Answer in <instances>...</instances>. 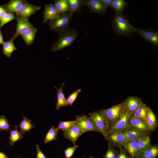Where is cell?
Here are the masks:
<instances>
[{
    "label": "cell",
    "instance_id": "15",
    "mask_svg": "<svg viewBox=\"0 0 158 158\" xmlns=\"http://www.w3.org/2000/svg\"><path fill=\"white\" fill-rule=\"evenodd\" d=\"M83 133L80 128L75 124L63 131L64 138L71 141L74 145H75L78 138Z\"/></svg>",
    "mask_w": 158,
    "mask_h": 158
},
{
    "label": "cell",
    "instance_id": "48",
    "mask_svg": "<svg viewBox=\"0 0 158 158\" xmlns=\"http://www.w3.org/2000/svg\"><path fill=\"white\" fill-rule=\"evenodd\" d=\"M21 158V157H19V158Z\"/></svg>",
    "mask_w": 158,
    "mask_h": 158
},
{
    "label": "cell",
    "instance_id": "21",
    "mask_svg": "<svg viewBox=\"0 0 158 158\" xmlns=\"http://www.w3.org/2000/svg\"><path fill=\"white\" fill-rule=\"evenodd\" d=\"M54 4L60 15L70 11L69 5L68 0H54Z\"/></svg>",
    "mask_w": 158,
    "mask_h": 158
},
{
    "label": "cell",
    "instance_id": "12",
    "mask_svg": "<svg viewBox=\"0 0 158 158\" xmlns=\"http://www.w3.org/2000/svg\"><path fill=\"white\" fill-rule=\"evenodd\" d=\"M85 5L88 7L90 13L98 14L104 15L107 11L108 7L101 0H88L85 1Z\"/></svg>",
    "mask_w": 158,
    "mask_h": 158
},
{
    "label": "cell",
    "instance_id": "18",
    "mask_svg": "<svg viewBox=\"0 0 158 158\" xmlns=\"http://www.w3.org/2000/svg\"><path fill=\"white\" fill-rule=\"evenodd\" d=\"M25 0H11L2 6L7 13H17Z\"/></svg>",
    "mask_w": 158,
    "mask_h": 158
},
{
    "label": "cell",
    "instance_id": "37",
    "mask_svg": "<svg viewBox=\"0 0 158 158\" xmlns=\"http://www.w3.org/2000/svg\"><path fill=\"white\" fill-rule=\"evenodd\" d=\"M81 89H78L71 94L67 99L68 105L72 106L74 102L76 99L78 94L81 92Z\"/></svg>",
    "mask_w": 158,
    "mask_h": 158
},
{
    "label": "cell",
    "instance_id": "45",
    "mask_svg": "<svg viewBox=\"0 0 158 158\" xmlns=\"http://www.w3.org/2000/svg\"><path fill=\"white\" fill-rule=\"evenodd\" d=\"M90 158H95L92 155H90Z\"/></svg>",
    "mask_w": 158,
    "mask_h": 158
},
{
    "label": "cell",
    "instance_id": "46",
    "mask_svg": "<svg viewBox=\"0 0 158 158\" xmlns=\"http://www.w3.org/2000/svg\"><path fill=\"white\" fill-rule=\"evenodd\" d=\"M133 158V157L130 156H129V158Z\"/></svg>",
    "mask_w": 158,
    "mask_h": 158
},
{
    "label": "cell",
    "instance_id": "6",
    "mask_svg": "<svg viewBox=\"0 0 158 158\" xmlns=\"http://www.w3.org/2000/svg\"><path fill=\"white\" fill-rule=\"evenodd\" d=\"M137 32L143 39L149 42L154 48H158V32L152 28L142 29L135 28Z\"/></svg>",
    "mask_w": 158,
    "mask_h": 158
},
{
    "label": "cell",
    "instance_id": "33",
    "mask_svg": "<svg viewBox=\"0 0 158 158\" xmlns=\"http://www.w3.org/2000/svg\"><path fill=\"white\" fill-rule=\"evenodd\" d=\"M118 153L119 151L116 147L108 143L107 151L102 158H117Z\"/></svg>",
    "mask_w": 158,
    "mask_h": 158
},
{
    "label": "cell",
    "instance_id": "26",
    "mask_svg": "<svg viewBox=\"0 0 158 158\" xmlns=\"http://www.w3.org/2000/svg\"><path fill=\"white\" fill-rule=\"evenodd\" d=\"M18 49L15 46L13 42L11 40L4 42L3 44V53L7 57H10L12 53Z\"/></svg>",
    "mask_w": 158,
    "mask_h": 158
},
{
    "label": "cell",
    "instance_id": "44",
    "mask_svg": "<svg viewBox=\"0 0 158 158\" xmlns=\"http://www.w3.org/2000/svg\"><path fill=\"white\" fill-rule=\"evenodd\" d=\"M0 158H8V157L4 153L0 152Z\"/></svg>",
    "mask_w": 158,
    "mask_h": 158
},
{
    "label": "cell",
    "instance_id": "22",
    "mask_svg": "<svg viewBox=\"0 0 158 158\" xmlns=\"http://www.w3.org/2000/svg\"><path fill=\"white\" fill-rule=\"evenodd\" d=\"M146 118L150 131L154 130L157 127V121L154 112L148 107L147 111Z\"/></svg>",
    "mask_w": 158,
    "mask_h": 158
},
{
    "label": "cell",
    "instance_id": "10",
    "mask_svg": "<svg viewBox=\"0 0 158 158\" xmlns=\"http://www.w3.org/2000/svg\"><path fill=\"white\" fill-rule=\"evenodd\" d=\"M75 124L79 127L83 133L90 131L98 132L91 119L85 115L77 116Z\"/></svg>",
    "mask_w": 158,
    "mask_h": 158
},
{
    "label": "cell",
    "instance_id": "28",
    "mask_svg": "<svg viewBox=\"0 0 158 158\" xmlns=\"http://www.w3.org/2000/svg\"><path fill=\"white\" fill-rule=\"evenodd\" d=\"M127 5V2L125 0H113L111 7L116 13H121Z\"/></svg>",
    "mask_w": 158,
    "mask_h": 158
},
{
    "label": "cell",
    "instance_id": "40",
    "mask_svg": "<svg viewBox=\"0 0 158 158\" xmlns=\"http://www.w3.org/2000/svg\"><path fill=\"white\" fill-rule=\"evenodd\" d=\"M36 148L37 150L36 158H47L41 150L39 146L38 145H36Z\"/></svg>",
    "mask_w": 158,
    "mask_h": 158
},
{
    "label": "cell",
    "instance_id": "17",
    "mask_svg": "<svg viewBox=\"0 0 158 158\" xmlns=\"http://www.w3.org/2000/svg\"><path fill=\"white\" fill-rule=\"evenodd\" d=\"M128 123L132 128L145 133L150 131L148 125L144 122L134 117L132 115L130 117Z\"/></svg>",
    "mask_w": 158,
    "mask_h": 158
},
{
    "label": "cell",
    "instance_id": "29",
    "mask_svg": "<svg viewBox=\"0 0 158 158\" xmlns=\"http://www.w3.org/2000/svg\"><path fill=\"white\" fill-rule=\"evenodd\" d=\"M68 2L70 11L73 13L75 12H81V8L85 5V0H68Z\"/></svg>",
    "mask_w": 158,
    "mask_h": 158
},
{
    "label": "cell",
    "instance_id": "9",
    "mask_svg": "<svg viewBox=\"0 0 158 158\" xmlns=\"http://www.w3.org/2000/svg\"><path fill=\"white\" fill-rule=\"evenodd\" d=\"M41 8L40 6L33 5L25 1L16 15L22 19L28 20L29 18Z\"/></svg>",
    "mask_w": 158,
    "mask_h": 158
},
{
    "label": "cell",
    "instance_id": "47",
    "mask_svg": "<svg viewBox=\"0 0 158 158\" xmlns=\"http://www.w3.org/2000/svg\"><path fill=\"white\" fill-rule=\"evenodd\" d=\"M138 158H142V157H138Z\"/></svg>",
    "mask_w": 158,
    "mask_h": 158
},
{
    "label": "cell",
    "instance_id": "1",
    "mask_svg": "<svg viewBox=\"0 0 158 158\" xmlns=\"http://www.w3.org/2000/svg\"><path fill=\"white\" fill-rule=\"evenodd\" d=\"M112 28L118 36H130L135 31V28L130 23L126 15L116 13L111 20Z\"/></svg>",
    "mask_w": 158,
    "mask_h": 158
},
{
    "label": "cell",
    "instance_id": "36",
    "mask_svg": "<svg viewBox=\"0 0 158 158\" xmlns=\"http://www.w3.org/2000/svg\"><path fill=\"white\" fill-rule=\"evenodd\" d=\"M14 13H7L2 19L0 21V29L5 24L9 22L16 20Z\"/></svg>",
    "mask_w": 158,
    "mask_h": 158
},
{
    "label": "cell",
    "instance_id": "20",
    "mask_svg": "<svg viewBox=\"0 0 158 158\" xmlns=\"http://www.w3.org/2000/svg\"><path fill=\"white\" fill-rule=\"evenodd\" d=\"M64 84L65 83L63 82L61 86L59 88L54 86L57 91V102L56 107V109L57 110L59 109L62 107H65L68 105L67 99L65 97L63 90V87Z\"/></svg>",
    "mask_w": 158,
    "mask_h": 158
},
{
    "label": "cell",
    "instance_id": "39",
    "mask_svg": "<svg viewBox=\"0 0 158 158\" xmlns=\"http://www.w3.org/2000/svg\"><path fill=\"white\" fill-rule=\"evenodd\" d=\"M120 151L117 158H128L129 155L126 151L122 148H120Z\"/></svg>",
    "mask_w": 158,
    "mask_h": 158
},
{
    "label": "cell",
    "instance_id": "25",
    "mask_svg": "<svg viewBox=\"0 0 158 158\" xmlns=\"http://www.w3.org/2000/svg\"><path fill=\"white\" fill-rule=\"evenodd\" d=\"M158 155L157 145H151L147 149L142 152L139 157L143 158H157Z\"/></svg>",
    "mask_w": 158,
    "mask_h": 158
},
{
    "label": "cell",
    "instance_id": "16",
    "mask_svg": "<svg viewBox=\"0 0 158 158\" xmlns=\"http://www.w3.org/2000/svg\"><path fill=\"white\" fill-rule=\"evenodd\" d=\"M123 149L129 156L133 158L139 157L142 153L140 149L137 141H128L123 147Z\"/></svg>",
    "mask_w": 158,
    "mask_h": 158
},
{
    "label": "cell",
    "instance_id": "27",
    "mask_svg": "<svg viewBox=\"0 0 158 158\" xmlns=\"http://www.w3.org/2000/svg\"><path fill=\"white\" fill-rule=\"evenodd\" d=\"M25 132L19 131L15 127L13 130H10V146L13 145L16 142L23 138Z\"/></svg>",
    "mask_w": 158,
    "mask_h": 158
},
{
    "label": "cell",
    "instance_id": "7",
    "mask_svg": "<svg viewBox=\"0 0 158 158\" xmlns=\"http://www.w3.org/2000/svg\"><path fill=\"white\" fill-rule=\"evenodd\" d=\"M104 138L111 145L119 148L123 147L128 141L121 131H110Z\"/></svg>",
    "mask_w": 158,
    "mask_h": 158
},
{
    "label": "cell",
    "instance_id": "4",
    "mask_svg": "<svg viewBox=\"0 0 158 158\" xmlns=\"http://www.w3.org/2000/svg\"><path fill=\"white\" fill-rule=\"evenodd\" d=\"M98 132L105 137L109 131V126L101 110L88 114Z\"/></svg>",
    "mask_w": 158,
    "mask_h": 158
},
{
    "label": "cell",
    "instance_id": "41",
    "mask_svg": "<svg viewBox=\"0 0 158 158\" xmlns=\"http://www.w3.org/2000/svg\"><path fill=\"white\" fill-rule=\"evenodd\" d=\"M7 13V11L2 6H0V21Z\"/></svg>",
    "mask_w": 158,
    "mask_h": 158
},
{
    "label": "cell",
    "instance_id": "11",
    "mask_svg": "<svg viewBox=\"0 0 158 158\" xmlns=\"http://www.w3.org/2000/svg\"><path fill=\"white\" fill-rule=\"evenodd\" d=\"M16 17L17 22L16 30L12 37L10 40L13 42L28 30L35 28L28 20L23 19L16 16Z\"/></svg>",
    "mask_w": 158,
    "mask_h": 158
},
{
    "label": "cell",
    "instance_id": "35",
    "mask_svg": "<svg viewBox=\"0 0 158 158\" xmlns=\"http://www.w3.org/2000/svg\"><path fill=\"white\" fill-rule=\"evenodd\" d=\"M11 129L8 121L4 115H0V131H8Z\"/></svg>",
    "mask_w": 158,
    "mask_h": 158
},
{
    "label": "cell",
    "instance_id": "5",
    "mask_svg": "<svg viewBox=\"0 0 158 158\" xmlns=\"http://www.w3.org/2000/svg\"><path fill=\"white\" fill-rule=\"evenodd\" d=\"M101 110L109 126L118 120L126 110L122 103L109 108Z\"/></svg>",
    "mask_w": 158,
    "mask_h": 158
},
{
    "label": "cell",
    "instance_id": "2",
    "mask_svg": "<svg viewBox=\"0 0 158 158\" xmlns=\"http://www.w3.org/2000/svg\"><path fill=\"white\" fill-rule=\"evenodd\" d=\"M57 40L52 45L51 51H57L68 47L75 40L78 36L74 28H70L59 34Z\"/></svg>",
    "mask_w": 158,
    "mask_h": 158
},
{
    "label": "cell",
    "instance_id": "8",
    "mask_svg": "<svg viewBox=\"0 0 158 158\" xmlns=\"http://www.w3.org/2000/svg\"><path fill=\"white\" fill-rule=\"evenodd\" d=\"M132 115L126 110L118 120L110 126L109 131L123 132L132 128L128 123L129 119Z\"/></svg>",
    "mask_w": 158,
    "mask_h": 158
},
{
    "label": "cell",
    "instance_id": "13",
    "mask_svg": "<svg viewBox=\"0 0 158 158\" xmlns=\"http://www.w3.org/2000/svg\"><path fill=\"white\" fill-rule=\"evenodd\" d=\"M143 103L139 97L132 96L127 97L122 103L126 110L133 114Z\"/></svg>",
    "mask_w": 158,
    "mask_h": 158
},
{
    "label": "cell",
    "instance_id": "31",
    "mask_svg": "<svg viewBox=\"0 0 158 158\" xmlns=\"http://www.w3.org/2000/svg\"><path fill=\"white\" fill-rule=\"evenodd\" d=\"M137 142L140 149L142 152L147 149L151 145L150 137L147 135L137 140Z\"/></svg>",
    "mask_w": 158,
    "mask_h": 158
},
{
    "label": "cell",
    "instance_id": "42",
    "mask_svg": "<svg viewBox=\"0 0 158 158\" xmlns=\"http://www.w3.org/2000/svg\"><path fill=\"white\" fill-rule=\"evenodd\" d=\"M107 6L111 7L113 0H101Z\"/></svg>",
    "mask_w": 158,
    "mask_h": 158
},
{
    "label": "cell",
    "instance_id": "34",
    "mask_svg": "<svg viewBox=\"0 0 158 158\" xmlns=\"http://www.w3.org/2000/svg\"><path fill=\"white\" fill-rule=\"evenodd\" d=\"M76 121V120L73 121H59L56 128L58 130H61L63 131L66 130L72 126L74 125Z\"/></svg>",
    "mask_w": 158,
    "mask_h": 158
},
{
    "label": "cell",
    "instance_id": "23",
    "mask_svg": "<svg viewBox=\"0 0 158 158\" xmlns=\"http://www.w3.org/2000/svg\"><path fill=\"white\" fill-rule=\"evenodd\" d=\"M148 107L145 104L143 103L137 109L132 115L144 122L148 125L146 118V113Z\"/></svg>",
    "mask_w": 158,
    "mask_h": 158
},
{
    "label": "cell",
    "instance_id": "38",
    "mask_svg": "<svg viewBox=\"0 0 158 158\" xmlns=\"http://www.w3.org/2000/svg\"><path fill=\"white\" fill-rule=\"evenodd\" d=\"M78 147V145H75L73 147L67 148L64 151V154L66 158H71Z\"/></svg>",
    "mask_w": 158,
    "mask_h": 158
},
{
    "label": "cell",
    "instance_id": "43",
    "mask_svg": "<svg viewBox=\"0 0 158 158\" xmlns=\"http://www.w3.org/2000/svg\"><path fill=\"white\" fill-rule=\"evenodd\" d=\"M4 42L2 33L1 29H0V44H3Z\"/></svg>",
    "mask_w": 158,
    "mask_h": 158
},
{
    "label": "cell",
    "instance_id": "19",
    "mask_svg": "<svg viewBox=\"0 0 158 158\" xmlns=\"http://www.w3.org/2000/svg\"><path fill=\"white\" fill-rule=\"evenodd\" d=\"M122 132L127 140L130 141H137L141 138L146 135L145 133L133 128Z\"/></svg>",
    "mask_w": 158,
    "mask_h": 158
},
{
    "label": "cell",
    "instance_id": "30",
    "mask_svg": "<svg viewBox=\"0 0 158 158\" xmlns=\"http://www.w3.org/2000/svg\"><path fill=\"white\" fill-rule=\"evenodd\" d=\"M18 127L20 128V131L25 132H29L35 127L31 121L25 116H23V119L20 121Z\"/></svg>",
    "mask_w": 158,
    "mask_h": 158
},
{
    "label": "cell",
    "instance_id": "3",
    "mask_svg": "<svg viewBox=\"0 0 158 158\" xmlns=\"http://www.w3.org/2000/svg\"><path fill=\"white\" fill-rule=\"evenodd\" d=\"M73 13L69 11L61 14L58 18L54 20L49 21V25L50 30L59 34L69 28Z\"/></svg>",
    "mask_w": 158,
    "mask_h": 158
},
{
    "label": "cell",
    "instance_id": "14",
    "mask_svg": "<svg viewBox=\"0 0 158 158\" xmlns=\"http://www.w3.org/2000/svg\"><path fill=\"white\" fill-rule=\"evenodd\" d=\"M43 14V22L44 23H46L48 20L51 21L54 20L60 15L56 8L54 4L51 3L45 4Z\"/></svg>",
    "mask_w": 158,
    "mask_h": 158
},
{
    "label": "cell",
    "instance_id": "32",
    "mask_svg": "<svg viewBox=\"0 0 158 158\" xmlns=\"http://www.w3.org/2000/svg\"><path fill=\"white\" fill-rule=\"evenodd\" d=\"M59 130L52 126L47 133L44 139V142L47 143L56 139Z\"/></svg>",
    "mask_w": 158,
    "mask_h": 158
},
{
    "label": "cell",
    "instance_id": "24",
    "mask_svg": "<svg viewBox=\"0 0 158 158\" xmlns=\"http://www.w3.org/2000/svg\"><path fill=\"white\" fill-rule=\"evenodd\" d=\"M37 30V29L36 28L31 29L21 36L27 45L29 46L32 44Z\"/></svg>",
    "mask_w": 158,
    "mask_h": 158
}]
</instances>
